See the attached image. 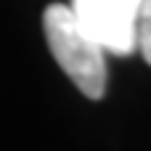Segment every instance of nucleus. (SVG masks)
<instances>
[{"instance_id":"7ed1b4c3","label":"nucleus","mask_w":151,"mask_h":151,"mask_svg":"<svg viewBox=\"0 0 151 151\" xmlns=\"http://www.w3.org/2000/svg\"><path fill=\"white\" fill-rule=\"evenodd\" d=\"M135 35H138V48H141L143 58L151 64V0H143L138 8Z\"/></svg>"},{"instance_id":"f257e3e1","label":"nucleus","mask_w":151,"mask_h":151,"mask_svg":"<svg viewBox=\"0 0 151 151\" xmlns=\"http://www.w3.org/2000/svg\"><path fill=\"white\" fill-rule=\"evenodd\" d=\"M42 27L56 64L66 72L82 96L98 101L106 90V48L82 29L72 5H48L42 13Z\"/></svg>"},{"instance_id":"f03ea898","label":"nucleus","mask_w":151,"mask_h":151,"mask_svg":"<svg viewBox=\"0 0 151 151\" xmlns=\"http://www.w3.org/2000/svg\"><path fill=\"white\" fill-rule=\"evenodd\" d=\"M72 11L82 29L93 35L106 50L130 56L138 48V5L127 0H72Z\"/></svg>"},{"instance_id":"20e7f679","label":"nucleus","mask_w":151,"mask_h":151,"mask_svg":"<svg viewBox=\"0 0 151 151\" xmlns=\"http://www.w3.org/2000/svg\"><path fill=\"white\" fill-rule=\"evenodd\" d=\"M127 3H133V5H138V8H141V3H143V0H127Z\"/></svg>"}]
</instances>
